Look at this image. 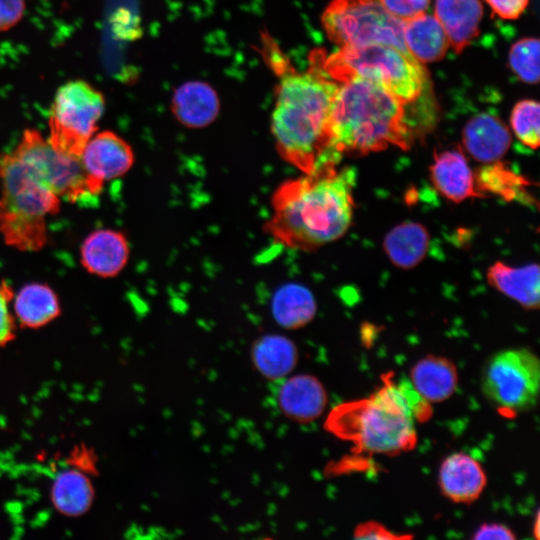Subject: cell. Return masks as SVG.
Returning a JSON list of instances; mask_svg holds the SVG:
<instances>
[{"label": "cell", "instance_id": "obj_1", "mask_svg": "<svg viewBox=\"0 0 540 540\" xmlns=\"http://www.w3.org/2000/svg\"><path fill=\"white\" fill-rule=\"evenodd\" d=\"M263 44L265 59L278 76L271 130L279 155L304 174L337 165L329 122L339 83L323 69L322 53H314L311 67L298 72L270 36H263Z\"/></svg>", "mask_w": 540, "mask_h": 540}, {"label": "cell", "instance_id": "obj_2", "mask_svg": "<svg viewBox=\"0 0 540 540\" xmlns=\"http://www.w3.org/2000/svg\"><path fill=\"white\" fill-rule=\"evenodd\" d=\"M355 172L336 165L281 183L275 190L268 234L278 243L312 250L342 237L353 216Z\"/></svg>", "mask_w": 540, "mask_h": 540}, {"label": "cell", "instance_id": "obj_3", "mask_svg": "<svg viewBox=\"0 0 540 540\" xmlns=\"http://www.w3.org/2000/svg\"><path fill=\"white\" fill-rule=\"evenodd\" d=\"M431 411L410 381L394 384L388 378L369 398L336 407L326 428L352 441L359 450L395 455L413 448L414 422L428 419Z\"/></svg>", "mask_w": 540, "mask_h": 540}, {"label": "cell", "instance_id": "obj_4", "mask_svg": "<svg viewBox=\"0 0 540 540\" xmlns=\"http://www.w3.org/2000/svg\"><path fill=\"white\" fill-rule=\"evenodd\" d=\"M405 103L381 86L352 78L339 83L329 122L330 147L344 154H368L390 146L410 147Z\"/></svg>", "mask_w": 540, "mask_h": 540}, {"label": "cell", "instance_id": "obj_5", "mask_svg": "<svg viewBox=\"0 0 540 540\" xmlns=\"http://www.w3.org/2000/svg\"><path fill=\"white\" fill-rule=\"evenodd\" d=\"M0 234L5 244L38 251L48 240L46 218L57 214L61 198L14 151L0 154Z\"/></svg>", "mask_w": 540, "mask_h": 540}, {"label": "cell", "instance_id": "obj_6", "mask_svg": "<svg viewBox=\"0 0 540 540\" xmlns=\"http://www.w3.org/2000/svg\"><path fill=\"white\" fill-rule=\"evenodd\" d=\"M321 64L338 83L362 78L381 86L405 104L420 96L426 81L423 64L410 53L386 44L340 47L328 57L322 53Z\"/></svg>", "mask_w": 540, "mask_h": 540}, {"label": "cell", "instance_id": "obj_7", "mask_svg": "<svg viewBox=\"0 0 540 540\" xmlns=\"http://www.w3.org/2000/svg\"><path fill=\"white\" fill-rule=\"evenodd\" d=\"M322 23L329 39L340 47L386 44L408 52L404 22L393 17L381 0H333Z\"/></svg>", "mask_w": 540, "mask_h": 540}, {"label": "cell", "instance_id": "obj_8", "mask_svg": "<svg viewBox=\"0 0 540 540\" xmlns=\"http://www.w3.org/2000/svg\"><path fill=\"white\" fill-rule=\"evenodd\" d=\"M105 109L103 94L84 80H72L55 94L49 117L50 144L60 153L80 159L98 129Z\"/></svg>", "mask_w": 540, "mask_h": 540}, {"label": "cell", "instance_id": "obj_9", "mask_svg": "<svg viewBox=\"0 0 540 540\" xmlns=\"http://www.w3.org/2000/svg\"><path fill=\"white\" fill-rule=\"evenodd\" d=\"M540 384V362L526 348H515L494 354L482 376L485 396L507 412H521L536 404Z\"/></svg>", "mask_w": 540, "mask_h": 540}, {"label": "cell", "instance_id": "obj_10", "mask_svg": "<svg viewBox=\"0 0 540 540\" xmlns=\"http://www.w3.org/2000/svg\"><path fill=\"white\" fill-rule=\"evenodd\" d=\"M14 151L33 167L61 199L77 202L93 197L80 159L57 151L38 130H24Z\"/></svg>", "mask_w": 540, "mask_h": 540}, {"label": "cell", "instance_id": "obj_11", "mask_svg": "<svg viewBox=\"0 0 540 540\" xmlns=\"http://www.w3.org/2000/svg\"><path fill=\"white\" fill-rule=\"evenodd\" d=\"M131 146L112 131L94 134L85 145L80 163L93 197L100 194L106 181L126 174L134 164Z\"/></svg>", "mask_w": 540, "mask_h": 540}, {"label": "cell", "instance_id": "obj_12", "mask_svg": "<svg viewBox=\"0 0 540 540\" xmlns=\"http://www.w3.org/2000/svg\"><path fill=\"white\" fill-rule=\"evenodd\" d=\"M129 254V243L122 232L98 229L84 239L80 249V260L90 274L109 278L123 270Z\"/></svg>", "mask_w": 540, "mask_h": 540}, {"label": "cell", "instance_id": "obj_13", "mask_svg": "<svg viewBox=\"0 0 540 540\" xmlns=\"http://www.w3.org/2000/svg\"><path fill=\"white\" fill-rule=\"evenodd\" d=\"M438 480L443 494L455 503H472L486 486L482 466L464 452L452 453L444 459Z\"/></svg>", "mask_w": 540, "mask_h": 540}, {"label": "cell", "instance_id": "obj_14", "mask_svg": "<svg viewBox=\"0 0 540 540\" xmlns=\"http://www.w3.org/2000/svg\"><path fill=\"white\" fill-rule=\"evenodd\" d=\"M511 140L505 123L488 113L472 117L462 133L463 145L468 153L483 164L497 163L510 148Z\"/></svg>", "mask_w": 540, "mask_h": 540}, {"label": "cell", "instance_id": "obj_15", "mask_svg": "<svg viewBox=\"0 0 540 540\" xmlns=\"http://www.w3.org/2000/svg\"><path fill=\"white\" fill-rule=\"evenodd\" d=\"M429 170L433 185L445 198L459 203L470 197L481 196L476 191L474 174L460 149H448L436 154Z\"/></svg>", "mask_w": 540, "mask_h": 540}, {"label": "cell", "instance_id": "obj_16", "mask_svg": "<svg viewBox=\"0 0 540 540\" xmlns=\"http://www.w3.org/2000/svg\"><path fill=\"white\" fill-rule=\"evenodd\" d=\"M277 402L282 412L298 422H310L321 415L327 395L321 382L301 374L286 379L278 389Z\"/></svg>", "mask_w": 540, "mask_h": 540}, {"label": "cell", "instance_id": "obj_17", "mask_svg": "<svg viewBox=\"0 0 540 540\" xmlns=\"http://www.w3.org/2000/svg\"><path fill=\"white\" fill-rule=\"evenodd\" d=\"M483 15L480 0H436L434 16L443 27L456 53L478 35Z\"/></svg>", "mask_w": 540, "mask_h": 540}, {"label": "cell", "instance_id": "obj_18", "mask_svg": "<svg viewBox=\"0 0 540 540\" xmlns=\"http://www.w3.org/2000/svg\"><path fill=\"white\" fill-rule=\"evenodd\" d=\"M487 278L491 286L522 307H539L540 281L537 264L513 267L498 261L488 269Z\"/></svg>", "mask_w": 540, "mask_h": 540}, {"label": "cell", "instance_id": "obj_19", "mask_svg": "<svg viewBox=\"0 0 540 540\" xmlns=\"http://www.w3.org/2000/svg\"><path fill=\"white\" fill-rule=\"evenodd\" d=\"M219 99L207 83L192 81L177 88L172 110L178 121L190 128L211 124L219 113Z\"/></svg>", "mask_w": 540, "mask_h": 540}, {"label": "cell", "instance_id": "obj_20", "mask_svg": "<svg viewBox=\"0 0 540 540\" xmlns=\"http://www.w3.org/2000/svg\"><path fill=\"white\" fill-rule=\"evenodd\" d=\"M410 382L428 402H442L456 390L458 373L449 359L428 355L412 367Z\"/></svg>", "mask_w": 540, "mask_h": 540}, {"label": "cell", "instance_id": "obj_21", "mask_svg": "<svg viewBox=\"0 0 540 540\" xmlns=\"http://www.w3.org/2000/svg\"><path fill=\"white\" fill-rule=\"evenodd\" d=\"M403 40L408 52L421 64L442 59L450 46L440 22L426 13L404 22Z\"/></svg>", "mask_w": 540, "mask_h": 540}, {"label": "cell", "instance_id": "obj_22", "mask_svg": "<svg viewBox=\"0 0 540 540\" xmlns=\"http://www.w3.org/2000/svg\"><path fill=\"white\" fill-rule=\"evenodd\" d=\"M13 300L14 316L22 328H41L55 320L61 313L59 299L47 284H27Z\"/></svg>", "mask_w": 540, "mask_h": 540}, {"label": "cell", "instance_id": "obj_23", "mask_svg": "<svg viewBox=\"0 0 540 540\" xmlns=\"http://www.w3.org/2000/svg\"><path fill=\"white\" fill-rule=\"evenodd\" d=\"M429 233L418 222L405 221L393 227L384 237L383 249L391 263L401 269L416 267L426 256Z\"/></svg>", "mask_w": 540, "mask_h": 540}, {"label": "cell", "instance_id": "obj_24", "mask_svg": "<svg viewBox=\"0 0 540 540\" xmlns=\"http://www.w3.org/2000/svg\"><path fill=\"white\" fill-rule=\"evenodd\" d=\"M94 487L86 472L75 467L60 472L51 486L54 508L67 517L85 514L92 506Z\"/></svg>", "mask_w": 540, "mask_h": 540}, {"label": "cell", "instance_id": "obj_25", "mask_svg": "<svg viewBox=\"0 0 540 540\" xmlns=\"http://www.w3.org/2000/svg\"><path fill=\"white\" fill-rule=\"evenodd\" d=\"M271 310L280 326L297 329L314 318L317 306L314 295L307 287L298 283H288L275 292Z\"/></svg>", "mask_w": 540, "mask_h": 540}, {"label": "cell", "instance_id": "obj_26", "mask_svg": "<svg viewBox=\"0 0 540 540\" xmlns=\"http://www.w3.org/2000/svg\"><path fill=\"white\" fill-rule=\"evenodd\" d=\"M252 358L262 375L271 380H280L294 368L297 361V349L287 337L269 334L255 342Z\"/></svg>", "mask_w": 540, "mask_h": 540}, {"label": "cell", "instance_id": "obj_27", "mask_svg": "<svg viewBox=\"0 0 540 540\" xmlns=\"http://www.w3.org/2000/svg\"><path fill=\"white\" fill-rule=\"evenodd\" d=\"M539 110L537 101L522 100L514 106L510 116V124L517 139L531 149L539 146Z\"/></svg>", "mask_w": 540, "mask_h": 540}, {"label": "cell", "instance_id": "obj_28", "mask_svg": "<svg viewBox=\"0 0 540 540\" xmlns=\"http://www.w3.org/2000/svg\"><path fill=\"white\" fill-rule=\"evenodd\" d=\"M509 64L523 82L537 84L539 81V40L531 37L518 40L510 49Z\"/></svg>", "mask_w": 540, "mask_h": 540}, {"label": "cell", "instance_id": "obj_29", "mask_svg": "<svg viewBox=\"0 0 540 540\" xmlns=\"http://www.w3.org/2000/svg\"><path fill=\"white\" fill-rule=\"evenodd\" d=\"M14 296L13 288L5 280H0V348L13 341L16 336L17 321L10 310Z\"/></svg>", "mask_w": 540, "mask_h": 540}, {"label": "cell", "instance_id": "obj_30", "mask_svg": "<svg viewBox=\"0 0 540 540\" xmlns=\"http://www.w3.org/2000/svg\"><path fill=\"white\" fill-rule=\"evenodd\" d=\"M386 10L395 18L406 22L425 13L431 0H381Z\"/></svg>", "mask_w": 540, "mask_h": 540}, {"label": "cell", "instance_id": "obj_31", "mask_svg": "<svg viewBox=\"0 0 540 540\" xmlns=\"http://www.w3.org/2000/svg\"><path fill=\"white\" fill-rule=\"evenodd\" d=\"M25 12V0H0V32L15 26Z\"/></svg>", "mask_w": 540, "mask_h": 540}, {"label": "cell", "instance_id": "obj_32", "mask_svg": "<svg viewBox=\"0 0 540 540\" xmlns=\"http://www.w3.org/2000/svg\"><path fill=\"white\" fill-rule=\"evenodd\" d=\"M354 537L356 539L389 540V539L411 538V535H408V536L397 535L378 522L367 521V522L359 524L356 527L354 531Z\"/></svg>", "mask_w": 540, "mask_h": 540}, {"label": "cell", "instance_id": "obj_33", "mask_svg": "<svg viewBox=\"0 0 540 540\" xmlns=\"http://www.w3.org/2000/svg\"><path fill=\"white\" fill-rule=\"evenodd\" d=\"M493 12L502 19H517L526 9L529 0H485Z\"/></svg>", "mask_w": 540, "mask_h": 540}, {"label": "cell", "instance_id": "obj_34", "mask_svg": "<svg viewBox=\"0 0 540 540\" xmlns=\"http://www.w3.org/2000/svg\"><path fill=\"white\" fill-rule=\"evenodd\" d=\"M473 539L512 540L515 534L507 526L499 523H485L474 533Z\"/></svg>", "mask_w": 540, "mask_h": 540}, {"label": "cell", "instance_id": "obj_35", "mask_svg": "<svg viewBox=\"0 0 540 540\" xmlns=\"http://www.w3.org/2000/svg\"><path fill=\"white\" fill-rule=\"evenodd\" d=\"M74 460H76L74 467L84 472H87L94 467L92 454L89 451L84 450V448L76 451Z\"/></svg>", "mask_w": 540, "mask_h": 540}]
</instances>
